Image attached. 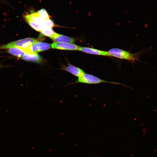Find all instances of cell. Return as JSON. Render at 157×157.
Segmentation results:
<instances>
[{
	"instance_id": "cell-1",
	"label": "cell",
	"mask_w": 157,
	"mask_h": 157,
	"mask_svg": "<svg viewBox=\"0 0 157 157\" xmlns=\"http://www.w3.org/2000/svg\"><path fill=\"white\" fill-rule=\"evenodd\" d=\"M103 83H110L116 84H119L126 86L122 83L113 81H106L101 79L97 76L92 74H85L78 77L74 82L68 83L66 85L67 86L75 83H82L87 84H97Z\"/></svg>"
},
{
	"instance_id": "cell-2",
	"label": "cell",
	"mask_w": 157,
	"mask_h": 157,
	"mask_svg": "<svg viewBox=\"0 0 157 157\" xmlns=\"http://www.w3.org/2000/svg\"><path fill=\"white\" fill-rule=\"evenodd\" d=\"M38 42H39V41L37 39L30 38H27L0 45V49H9L13 47H18L26 49L32 45Z\"/></svg>"
},
{
	"instance_id": "cell-3",
	"label": "cell",
	"mask_w": 157,
	"mask_h": 157,
	"mask_svg": "<svg viewBox=\"0 0 157 157\" xmlns=\"http://www.w3.org/2000/svg\"><path fill=\"white\" fill-rule=\"evenodd\" d=\"M110 56L126 60L133 62L138 60L137 54H133L128 51L117 48H113L108 51Z\"/></svg>"
},
{
	"instance_id": "cell-4",
	"label": "cell",
	"mask_w": 157,
	"mask_h": 157,
	"mask_svg": "<svg viewBox=\"0 0 157 157\" xmlns=\"http://www.w3.org/2000/svg\"><path fill=\"white\" fill-rule=\"evenodd\" d=\"M52 48L63 50H79L81 47L74 44L61 42H54L51 44Z\"/></svg>"
},
{
	"instance_id": "cell-5",
	"label": "cell",
	"mask_w": 157,
	"mask_h": 157,
	"mask_svg": "<svg viewBox=\"0 0 157 157\" xmlns=\"http://www.w3.org/2000/svg\"><path fill=\"white\" fill-rule=\"evenodd\" d=\"M50 47L49 44L38 42L32 45L27 49L31 52L34 53L47 50Z\"/></svg>"
},
{
	"instance_id": "cell-6",
	"label": "cell",
	"mask_w": 157,
	"mask_h": 157,
	"mask_svg": "<svg viewBox=\"0 0 157 157\" xmlns=\"http://www.w3.org/2000/svg\"><path fill=\"white\" fill-rule=\"evenodd\" d=\"M8 52L10 54L18 57H22L27 54H34L30 52L27 49L13 47L8 49Z\"/></svg>"
},
{
	"instance_id": "cell-7",
	"label": "cell",
	"mask_w": 157,
	"mask_h": 157,
	"mask_svg": "<svg viewBox=\"0 0 157 157\" xmlns=\"http://www.w3.org/2000/svg\"><path fill=\"white\" fill-rule=\"evenodd\" d=\"M79 51L88 53L93 55L110 56L108 51L100 50L87 47H81Z\"/></svg>"
},
{
	"instance_id": "cell-8",
	"label": "cell",
	"mask_w": 157,
	"mask_h": 157,
	"mask_svg": "<svg viewBox=\"0 0 157 157\" xmlns=\"http://www.w3.org/2000/svg\"><path fill=\"white\" fill-rule=\"evenodd\" d=\"M61 69L66 71L78 77H81L85 73L82 69L71 64L69 65L67 67H62Z\"/></svg>"
},
{
	"instance_id": "cell-9",
	"label": "cell",
	"mask_w": 157,
	"mask_h": 157,
	"mask_svg": "<svg viewBox=\"0 0 157 157\" xmlns=\"http://www.w3.org/2000/svg\"><path fill=\"white\" fill-rule=\"evenodd\" d=\"M52 39L58 42L73 43L74 41V40L72 38L58 33H57Z\"/></svg>"
},
{
	"instance_id": "cell-10",
	"label": "cell",
	"mask_w": 157,
	"mask_h": 157,
	"mask_svg": "<svg viewBox=\"0 0 157 157\" xmlns=\"http://www.w3.org/2000/svg\"><path fill=\"white\" fill-rule=\"evenodd\" d=\"M24 17L25 19H29L35 22L42 26L44 20L39 16L37 12H33L27 14L25 15Z\"/></svg>"
},
{
	"instance_id": "cell-11",
	"label": "cell",
	"mask_w": 157,
	"mask_h": 157,
	"mask_svg": "<svg viewBox=\"0 0 157 157\" xmlns=\"http://www.w3.org/2000/svg\"><path fill=\"white\" fill-rule=\"evenodd\" d=\"M22 59L27 61L39 62L42 60L41 57L37 53L27 54L22 57Z\"/></svg>"
},
{
	"instance_id": "cell-12",
	"label": "cell",
	"mask_w": 157,
	"mask_h": 157,
	"mask_svg": "<svg viewBox=\"0 0 157 157\" xmlns=\"http://www.w3.org/2000/svg\"><path fill=\"white\" fill-rule=\"evenodd\" d=\"M40 32L43 35L48 36L51 39L57 33H55L51 28L49 27H44Z\"/></svg>"
},
{
	"instance_id": "cell-13",
	"label": "cell",
	"mask_w": 157,
	"mask_h": 157,
	"mask_svg": "<svg viewBox=\"0 0 157 157\" xmlns=\"http://www.w3.org/2000/svg\"><path fill=\"white\" fill-rule=\"evenodd\" d=\"M25 20L31 27L37 31L41 32L43 28L42 26L36 22L29 19Z\"/></svg>"
},
{
	"instance_id": "cell-14",
	"label": "cell",
	"mask_w": 157,
	"mask_h": 157,
	"mask_svg": "<svg viewBox=\"0 0 157 157\" xmlns=\"http://www.w3.org/2000/svg\"><path fill=\"white\" fill-rule=\"evenodd\" d=\"M39 16L43 20L50 19L49 16L47 11L44 9L42 8L37 12Z\"/></svg>"
},
{
	"instance_id": "cell-15",
	"label": "cell",
	"mask_w": 157,
	"mask_h": 157,
	"mask_svg": "<svg viewBox=\"0 0 157 157\" xmlns=\"http://www.w3.org/2000/svg\"><path fill=\"white\" fill-rule=\"evenodd\" d=\"M53 21L50 19L44 20L42 26L43 27H49L52 28L54 26Z\"/></svg>"
},
{
	"instance_id": "cell-16",
	"label": "cell",
	"mask_w": 157,
	"mask_h": 157,
	"mask_svg": "<svg viewBox=\"0 0 157 157\" xmlns=\"http://www.w3.org/2000/svg\"><path fill=\"white\" fill-rule=\"evenodd\" d=\"M3 67V66L0 64V68H1Z\"/></svg>"
}]
</instances>
